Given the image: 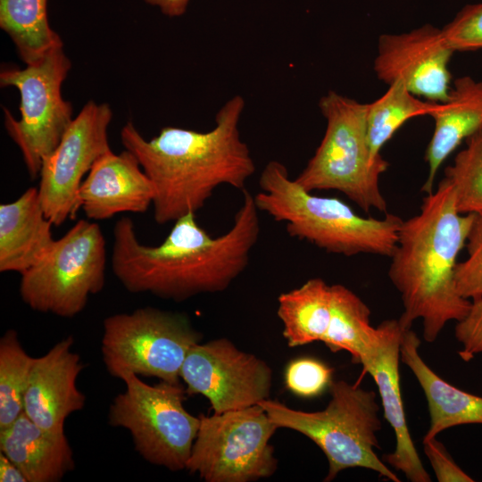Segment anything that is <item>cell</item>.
I'll use <instances>...</instances> for the list:
<instances>
[{"instance_id": "6da1fadb", "label": "cell", "mask_w": 482, "mask_h": 482, "mask_svg": "<svg viewBox=\"0 0 482 482\" xmlns=\"http://www.w3.org/2000/svg\"><path fill=\"white\" fill-rule=\"evenodd\" d=\"M259 212L253 195L244 189L233 223L222 235L211 236L197 223L195 213H188L153 246L141 244L133 220L122 217L113 228V274L130 293L174 302L222 292L249 264L260 236Z\"/></svg>"}, {"instance_id": "7a4b0ae2", "label": "cell", "mask_w": 482, "mask_h": 482, "mask_svg": "<svg viewBox=\"0 0 482 482\" xmlns=\"http://www.w3.org/2000/svg\"><path fill=\"white\" fill-rule=\"evenodd\" d=\"M245 105L241 96H232L217 112L214 127L204 132L169 126L145 139L131 121L122 127L123 146L154 186L157 223L195 213L220 186L245 189L256 170L239 131Z\"/></svg>"}, {"instance_id": "3957f363", "label": "cell", "mask_w": 482, "mask_h": 482, "mask_svg": "<svg viewBox=\"0 0 482 482\" xmlns=\"http://www.w3.org/2000/svg\"><path fill=\"white\" fill-rule=\"evenodd\" d=\"M474 215L458 212L453 188L444 178L424 197L420 212L402 222L388 277L401 295V325L411 328L421 319L428 343L447 322L461 320L470 310L471 301L456 288L455 270Z\"/></svg>"}, {"instance_id": "277c9868", "label": "cell", "mask_w": 482, "mask_h": 482, "mask_svg": "<svg viewBox=\"0 0 482 482\" xmlns=\"http://www.w3.org/2000/svg\"><path fill=\"white\" fill-rule=\"evenodd\" d=\"M253 195L260 212L283 222L287 234L326 252L353 256L370 253L391 257L403 220L386 213L382 219L362 217L336 197L319 196L289 177L287 167L270 161Z\"/></svg>"}, {"instance_id": "5b68a950", "label": "cell", "mask_w": 482, "mask_h": 482, "mask_svg": "<svg viewBox=\"0 0 482 482\" xmlns=\"http://www.w3.org/2000/svg\"><path fill=\"white\" fill-rule=\"evenodd\" d=\"M330 395L327 407L319 411L294 410L269 399L257 404L278 428L295 430L319 446L328 462L325 481L333 480L344 470L364 468L400 482L375 451L378 447L377 433L382 427L375 392L338 380L331 382Z\"/></svg>"}, {"instance_id": "8992f818", "label": "cell", "mask_w": 482, "mask_h": 482, "mask_svg": "<svg viewBox=\"0 0 482 482\" xmlns=\"http://www.w3.org/2000/svg\"><path fill=\"white\" fill-rule=\"evenodd\" d=\"M326 120L323 138L306 166L295 178L305 190H337L362 210L387 212L380 176L388 162L373 158L367 136L368 104L329 91L319 102Z\"/></svg>"}, {"instance_id": "52a82bcc", "label": "cell", "mask_w": 482, "mask_h": 482, "mask_svg": "<svg viewBox=\"0 0 482 482\" xmlns=\"http://www.w3.org/2000/svg\"><path fill=\"white\" fill-rule=\"evenodd\" d=\"M201 339L185 314L147 306L105 318L101 352L108 373L119 379L133 373L179 383L186 356Z\"/></svg>"}, {"instance_id": "ba28073f", "label": "cell", "mask_w": 482, "mask_h": 482, "mask_svg": "<svg viewBox=\"0 0 482 482\" xmlns=\"http://www.w3.org/2000/svg\"><path fill=\"white\" fill-rule=\"evenodd\" d=\"M125 389L113 399L108 420L127 429L136 451L151 464L170 471L185 470L200 426V418L185 406L186 390L179 383L149 385L129 373Z\"/></svg>"}, {"instance_id": "9c48e42d", "label": "cell", "mask_w": 482, "mask_h": 482, "mask_svg": "<svg viewBox=\"0 0 482 482\" xmlns=\"http://www.w3.org/2000/svg\"><path fill=\"white\" fill-rule=\"evenodd\" d=\"M106 246L100 226L78 220L48 253L21 274L19 292L32 310L71 318L105 284Z\"/></svg>"}, {"instance_id": "30bf717a", "label": "cell", "mask_w": 482, "mask_h": 482, "mask_svg": "<svg viewBox=\"0 0 482 482\" xmlns=\"http://www.w3.org/2000/svg\"><path fill=\"white\" fill-rule=\"evenodd\" d=\"M71 68L70 59L60 47L24 68L1 69V87H13L20 94L21 117L17 120L4 108V128L20 148L33 179L38 177L44 158L55 149L74 119L71 104L62 95Z\"/></svg>"}, {"instance_id": "8fae6325", "label": "cell", "mask_w": 482, "mask_h": 482, "mask_svg": "<svg viewBox=\"0 0 482 482\" xmlns=\"http://www.w3.org/2000/svg\"><path fill=\"white\" fill-rule=\"evenodd\" d=\"M199 418L186 466L190 473L207 482H249L276 471L270 440L278 428L261 405Z\"/></svg>"}, {"instance_id": "7c38bea8", "label": "cell", "mask_w": 482, "mask_h": 482, "mask_svg": "<svg viewBox=\"0 0 482 482\" xmlns=\"http://www.w3.org/2000/svg\"><path fill=\"white\" fill-rule=\"evenodd\" d=\"M112 119L108 104L88 101L55 149L44 158L37 189L45 214L54 226L76 218L85 174L98 158L112 150L107 135Z\"/></svg>"}, {"instance_id": "4fadbf2b", "label": "cell", "mask_w": 482, "mask_h": 482, "mask_svg": "<svg viewBox=\"0 0 482 482\" xmlns=\"http://www.w3.org/2000/svg\"><path fill=\"white\" fill-rule=\"evenodd\" d=\"M180 378L187 394L205 396L213 413L219 414L268 399L272 371L260 358L220 338L198 343L189 350Z\"/></svg>"}, {"instance_id": "5bb4252c", "label": "cell", "mask_w": 482, "mask_h": 482, "mask_svg": "<svg viewBox=\"0 0 482 482\" xmlns=\"http://www.w3.org/2000/svg\"><path fill=\"white\" fill-rule=\"evenodd\" d=\"M453 53L442 29L426 24L408 32L382 35L374 71L387 85L401 83L420 98L444 103L452 88L449 62Z\"/></svg>"}, {"instance_id": "9a60e30c", "label": "cell", "mask_w": 482, "mask_h": 482, "mask_svg": "<svg viewBox=\"0 0 482 482\" xmlns=\"http://www.w3.org/2000/svg\"><path fill=\"white\" fill-rule=\"evenodd\" d=\"M378 328V340L360 364L363 372L369 373L378 386L384 417L393 428L396 439L395 451L384 455L383 461L403 473L411 482H430V475L424 468L411 437L402 398L399 360L404 328L399 320H384Z\"/></svg>"}, {"instance_id": "2e32d148", "label": "cell", "mask_w": 482, "mask_h": 482, "mask_svg": "<svg viewBox=\"0 0 482 482\" xmlns=\"http://www.w3.org/2000/svg\"><path fill=\"white\" fill-rule=\"evenodd\" d=\"M72 345L71 337L59 341L44 355L34 357L29 371L23 413L50 431H64L66 419L85 406L86 397L77 386L83 365Z\"/></svg>"}, {"instance_id": "e0dca14e", "label": "cell", "mask_w": 482, "mask_h": 482, "mask_svg": "<svg viewBox=\"0 0 482 482\" xmlns=\"http://www.w3.org/2000/svg\"><path fill=\"white\" fill-rule=\"evenodd\" d=\"M155 196V188L137 157L128 150H112L98 158L83 179L80 208L93 220L121 212L144 213Z\"/></svg>"}, {"instance_id": "ac0fdd59", "label": "cell", "mask_w": 482, "mask_h": 482, "mask_svg": "<svg viewBox=\"0 0 482 482\" xmlns=\"http://www.w3.org/2000/svg\"><path fill=\"white\" fill-rule=\"evenodd\" d=\"M37 187L0 204V271L21 275L38 263L54 244Z\"/></svg>"}, {"instance_id": "d6986e66", "label": "cell", "mask_w": 482, "mask_h": 482, "mask_svg": "<svg viewBox=\"0 0 482 482\" xmlns=\"http://www.w3.org/2000/svg\"><path fill=\"white\" fill-rule=\"evenodd\" d=\"M0 452L18 466L28 482H57L75 468L64 431L45 429L24 413L0 430Z\"/></svg>"}, {"instance_id": "ffe728a7", "label": "cell", "mask_w": 482, "mask_h": 482, "mask_svg": "<svg viewBox=\"0 0 482 482\" xmlns=\"http://www.w3.org/2000/svg\"><path fill=\"white\" fill-rule=\"evenodd\" d=\"M430 116L434 131L425 154L428 170L421 188L427 194L434 190L436 174L448 156L482 129V81L469 76L457 79L447 100Z\"/></svg>"}, {"instance_id": "44dd1931", "label": "cell", "mask_w": 482, "mask_h": 482, "mask_svg": "<svg viewBox=\"0 0 482 482\" xmlns=\"http://www.w3.org/2000/svg\"><path fill=\"white\" fill-rule=\"evenodd\" d=\"M420 340L411 328L402 333L400 355L427 399L430 425L423 441L455 426L482 424V397L465 392L439 377L421 358Z\"/></svg>"}, {"instance_id": "7402d4cb", "label": "cell", "mask_w": 482, "mask_h": 482, "mask_svg": "<svg viewBox=\"0 0 482 482\" xmlns=\"http://www.w3.org/2000/svg\"><path fill=\"white\" fill-rule=\"evenodd\" d=\"M277 314L288 346L323 342L333 315V285L312 278L280 294Z\"/></svg>"}, {"instance_id": "603a6c76", "label": "cell", "mask_w": 482, "mask_h": 482, "mask_svg": "<svg viewBox=\"0 0 482 482\" xmlns=\"http://www.w3.org/2000/svg\"><path fill=\"white\" fill-rule=\"evenodd\" d=\"M0 28L25 64L63 47L61 37L50 26L47 0H0Z\"/></svg>"}, {"instance_id": "cb8c5ba5", "label": "cell", "mask_w": 482, "mask_h": 482, "mask_svg": "<svg viewBox=\"0 0 482 482\" xmlns=\"http://www.w3.org/2000/svg\"><path fill=\"white\" fill-rule=\"evenodd\" d=\"M370 310L351 289L333 284V315L322 343L331 352L346 351L353 362L362 359L378 342L379 331L370 322Z\"/></svg>"}, {"instance_id": "d4e9b609", "label": "cell", "mask_w": 482, "mask_h": 482, "mask_svg": "<svg viewBox=\"0 0 482 482\" xmlns=\"http://www.w3.org/2000/svg\"><path fill=\"white\" fill-rule=\"evenodd\" d=\"M439 104L422 100L401 83L388 85L380 97L368 104L367 136L373 158L382 156L383 146L404 123L415 117L430 116Z\"/></svg>"}, {"instance_id": "484cf974", "label": "cell", "mask_w": 482, "mask_h": 482, "mask_svg": "<svg viewBox=\"0 0 482 482\" xmlns=\"http://www.w3.org/2000/svg\"><path fill=\"white\" fill-rule=\"evenodd\" d=\"M33 361L18 333L8 329L0 339V430L23 413V396Z\"/></svg>"}, {"instance_id": "4316f807", "label": "cell", "mask_w": 482, "mask_h": 482, "mask_svg": "<svg viewBox=\"0 0 482 482\" xmlns=\"http://www.w3.org/2000/svg\"><path fill=\"white\" fill-rule=\"evenodd\" d=\"M445 179L453 188L459 213L482 215V129L467 139L466 147L445 169Z\"/></svg>"}, {"instance_id": "83f0119b", "label": "cell", "mask_w": 482, "mask_h": 482, "mask_svg": "<svg viewBox=\"0 0 482 482\" xmlns=\"http://www.w3.org/2000/svg\"><path fill=\"white\" fill-rule=\"evenodd\" d=\"M465 246L468 256L457 263L455 284L462 297L474 301L482 296V215H474Z\"/></svg>"}, {"instance_id": "f1b7e54d", "label": "cell", "mask_w": 482, "mask_h": 482, "mask_svg": "<svg viewBox=\"0 0 482 482\" xmlns=\"http://www.w3.org/2000/svg\"><path fill=\"white\" fill-rule=\"evenodd\" d=\"M442 32L453 52L482 49V4L464 6Z\"/></svg>"}, {"instance_id": "f546056e", "label": "cell", "mask_w": 482, "mask_h": 482, "mask_svg": "<svg viewBox=\"0 0 482 482\" xmlns=\"http://www.w3.org/2000/svg\"><path fill=\"white\" fill-rule=\"evenodd\" d=\"M332 370L313 358H299L287 367L285 382L294 394L303 397L320 395L330 386Z\"/></svg>"}, {"instance_id": "4dcf8cb0", "label": "cell", "mask_w": 482, "mask_h": 482, "mask_svg": "<svg viewBox=\"0 0 482 482\" xmlns=\"http://www.w3.org/2000/svg\"><path fill=\"white\" fill-rule=\"evenodd\" d=\"M454 336L461 345L458 353L464 362L482 353V296L471 301L467 314L456 323Z\"/></svg>"}, {"instance_id": "1f68e13d", "label": "cell", "mask_w": 482, "mask_h": 482, "mask_svg": "<svg viewBox=\"0 0 482 482\" xmlns=\"http://www.w3.org/2000/svg\"><path fill=\"white\" fill-rule=\"evenodd\" d=\"M424 453L439 482H473L474 479L453 460L436 437L423 441Z\"/></svg>"}, {"instance_id": "d6a6232c", "label": "cell", "mask_w": 482, "mask_h": 482, "mask_svg": "<svg viewBox=\"0 0 482 482\" xmlns=\"http://www.w3.org/2000/svg\"><path fill=\"white\" fill-rule=\"evenodd\" d=\"M145 3L155 6L169 17H179L185 13L190 0H143Z\"/></svg>"}, {"instance_id": "836d02e7", "label": "cell", "mask_w": 482, "mask_h": 482, "mask_svg": "<svg viewBox=\"0 0 482 482\" xmlns=\"http://www.w3.org/2000/svg\"><path fill=\"white\" fill-rule=\"evenodd\" d=\"M0 481L28 482L25 475L6 455L0 452Z\"/></svg>"}]
</instances>
